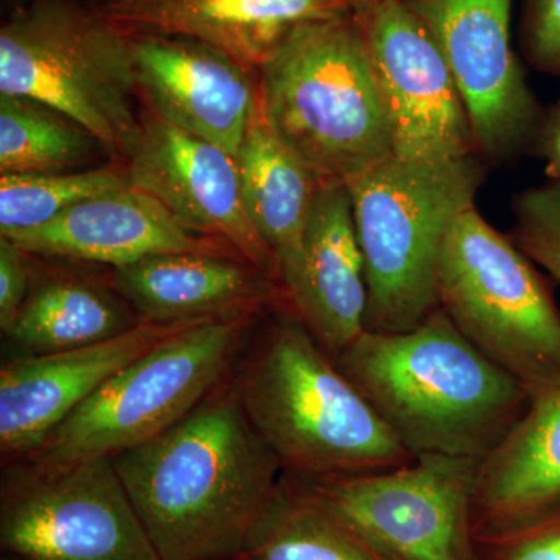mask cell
<instances>
[{
	"label": "cell",
	"instance_id": "1",
	"mask_svg": "<svg viewBox=\"0 0 560 560\" xmlns=\"http://www.w3.org/2000/svg\"><path fill=\"white\" fill-rule=\"evenodd\" d=\"M113 460L162 560L235 559L283 475L232 375L171 430Z\"/></svg>",
	"mask_w": 560,
	"mask_h": 560
},
{
	"label": "cell",
	"instance_id": "2",
	"mask_svg": "<svg viewBox=\"0 0 560 560\" xmlns=\"http://www.w3.org/2000/svg\"><path fill=\"white\" fill-rule=\"evenodd\" d=\"M334 360L412 456L482 459L530 401L440 307L410 330L364 331Z\"/></svg>",
	"mask_w": 560,
	"mask_h": 560
},
{
	"label": "cell",
	"instance_id": "3",
	"mask_svg": "<svg viewBox=\"0 0 560 560\" xmlns=\"http://www.w3.org/2000/svg\"><path fill=\"white\" fill-rule=\"evenodd\" d=\"M248 349L232 381L283 475L326 480L416 458L294 313Z\"/></svg>",
	"mask_w": 560,
	"mask_h": 560
},
{
	"label": "cell",
	"instance_id": "4",
	"mask_svg": "<svg viewBox=\"0 0 560 560\" xmlns=\"http://www.w3.org/2000/svg\"><path fill=\"white\" fill-rule=\"evenodd\" d=\"M259 103L271 130L320 184H348L393 156L381 88L353 9L287 36L259 69Z\"/></svg>",
	"mask_w": 560,
	"mask_h": 560
},
{
	"label": "cell",
	"instance_id": "5",
	"mask_svg": "<svg viewBox=\"0 0 560 560\" xmlns=\"http://www.w3.org/2000/svg\"><path fill=\"white\" fill-rule=\"evenodd\" d=\"M481 180L471 154L436 162L389 156L346 184L366 271V331L410 330L440 307L442 246L474 208Z\"/></svg>",
	"mask_w": 560,
	"mask_h": 560
},
{
	"label": "cell",
	"instance_id": "6",
	"mask_svg": "<svg viewBox=\"0 0 560 560\" xmlns=\"http://www.w3.org/2000/svg\"><path fill=\"white\" fill-rule=\"evenodd\" d=\"M256 318L246 313L198 320L165 338L110 377L16 464L50 470L97 456L114 458L171 430L231 378Z\"/></svg>",
	"mask_w": 560,
	"mask_h": 560
},
{
	"label": "cell",
	"instance_id": "7",
	"mask_svg": "<svg viewBox=\"0 0 560 560\" xmlns=\"http://www.w3.org/2000/svg\"><path fill=\"white\" fill-rule=\"evenodd\" d=\"M127 32L70 0H33L0 28V95L65 114L127 160L142 121Z\"/></svg>",
	"mask_w": 560,
	"mask_h": 560
},
{
	"label": "cell",
	"instance_id": "8",
	"mask_svg": "<svg viewBox=\"0 0 560 560\" xmlns=\"http://www.w3.org/2000/svg\"><path fill=\"white\" fill-rule=\"evenodd\" d=\"M534 261L477 209L452 224L440 259V308L530 399L560 385V311Z\"/></svg>",
	"mask_w": 560,
	"mask_h": 560
},
{
	"label": "cell",
	"instance_id": "9",
	"mask_svg": "<svg viewBox=\"0 0 560 560\" xmlns=\"http://www.w3.org/2000/svg\"><path fill=\"white\" fill-rule=\"evenodd\" d=\"M478 463L425 455L372 474L326 480L285 477L378 560H478Z\"/></svg>",
	"mask_w": 560,
	"mask_h": 560
},
{
	"label": "cell",
	"instance_id": "10",
	"mask_svg": "<svg viewBox=\"0 0 560 560\" xmlns=\"http://www.w3.org/2000/svg\"><path fill=\"white\" fill-rule=\"evenodd\" d=\"M0 547L16 560H162L110 456L5 466Z\"/></svg>",
	"mask_w": 560,
	"mask_h": 560
},
{
	"label": "cell",
	"instance_id": "11",
	"mask_svg": "<svg viewBox=\"0 0 560 560\" xmlns=\"http://www.w3.org/2000/svg\"><path fill=\"white\" fill-rule=\"evenodd\" d=\"M388 117L393 156L458 160L477 153L458 86L436 40L404 0H355Z\"/></svg>",
	"mask_w": 560,
	"mask_h": 560
},
{
	"label": "cell",
	"instance_id": "12",
	"mask_svg": "<svg viewBox=\"0 0 560 560\" xmlns=\"http://www.w3.org/2000/svg\"><path fill=\"white\" fill-rule=\"evenodd\" d=\"M436 40L469 116L478 151L504 158L540 128L512 49V0H404Z\"/></svg>",
	"mask_w": 560,
	"mask_h": 560
},
{
	"label": "cell",
	"instance_id": "13",
	"mask_svg": "<svg viewBox=\"0 0 560 560\" xmlns=\"http://www.w3.org/2000/svg\"><path fill=\"white\" fill-rule=\"evenodd\" d=\"M127 160L130 186L280 283L278 261L246 210L234 154L153 114L142 121Z\"/></svg>",
	"mask_w": 560,
	"mask_h": 560
},
{
	"label": "cell",
	"instance_id": "14",
	"mask_svg": "<svg viewBox=\"0 0 560 560\" xmlns=\"http://www.w3.org/2000/svg\"><path fill=\"white\" fill-rule=\"evenodd\" d=\"M194 323H142L127 334L95 345L3 361L0 370L3 466L32 455L117 372Z\"/></svg>",
	"mask_w": 560,
	"mask_h": 560
},
{
	"label": "cell",
	"instance_id": "15",
	"mask_svg": "<svg viewBox=\"0 0 560 560\" xmlns=\"http://www.w3.org/2000/svg\"><path fill=\"white\" fill-rule=\"evenodd\" d=\"M130 35V33H128ZM136 86L154 116L237 156L259 108L250 70L198 40L130 35Z\"/></svg>",
	"mask_w": 560,
	"mask_h": 560
},
{
	"label": "cell",
	"instance_id": "16",
	"mask_svg": "<svg viewBox=\"0 0 560 560\" xmlns=\"http://www.w3.org/2000/svg\"><path fill=\"white\" fill-rule=\"evenodd\" d=\"M282 289L291 311L334 359L366 331V271L346 184H320Z\"/></svg>",
	"mask_w": 560,
	"mask_h": 560
},
{
	"label": "cell",
	"instance_id": "17",
	"mask_svg": "<svg viewBox=\"0 0 560 560\" xmlns=\"http://www.w3.org/2000/svg\"><path fill=\"white\" fill-rule=\"evenodd\" d=\"M5 238L32 256L113 268L156 254L238 257L223 242L190 230L153 195L132 186L106 191L73 206L44 226Z\"/></svg>",
	"mask_w": 560,
	"mask_h": 560
},
{
	"label": "cell",
	"instance_id": "18",
	"mask_svg": "<svg viewBox=\"0 0 560 560\" xmlns=\"http://www.w3.org/2000/svg\"><path fill=\"white\" fill-rule=\"evenodd\" d=\"M355 0H108L101 13L130 35L198 40L259 70L302 25L340 16Z\"/></svg>",
	"mask_w": 560,
	"mask_h": 560
},
{
	"label": "cell",
	"instance_id": "19",
	"mask_svg": "<svg viewBox=\"0 0 560 560\" xmlns=\"http://www.w3.org/2000/svg\"><path fill=\"white\" fill-rule=\"evenodd\" d=\"M113 270L114 289L142 323L259 315L264 308L287 301L279 282L238 257L156 254Z\"/></svg>",
	"mask_w": 560,
	"mask_h": 560
},
{
	"label": "cell",
	"instance_id": "20",
	"mask_svg": "<svg viewBox=\"0 0 560 560\" xmlns=\"http://www.w3.org/2000/svg\"><path fill=\"white\" fill-rule=\"evenodd\" d=\"M560 510V385L530 399L522 418L480 459L475 540L521 529Z\"/></svg>",
	"mask_w": 560,
	"mask_h": 560
},
{
	"label": "cell",
	"instance_id": "21",
	"mask_svg": "<svg viewBox=\"0 0 560 560\" xmlns=\"http://www.w3.org/2000/svg\"><path fill=\"white\" fill-rule=\"evenodd\" d=\"M235 160L246 210L278 261L282 285L296 267L320 180L271 130L260 103Z\"/></svg>",
	"mask_w": 560,
	"mask_h": 560
},
{
	"label": "cell",
	"instance_id": "22",
	"mask_svg": "<svg viewBox=\"0 0 560 560\" xmlns=\"http://www.w3.org/2000/svg\"><path fill=\"white\" fill-rule=\"evenodd\" d=\"M139 324L119 291L77 276H49L32 282L5 337L21 355H40L110 340Z\"/></svg>",
	"mask_w": 560,
	"mask_h": 560
},
{
	"label": "cell",
	"instance_id": "23",
	"mask_svg": "<svg viewBox=\"0 0 560 560\" xmlns=\"http://www.w3.org/2000/svg\"><path fill=\"white\" fill-rule=\"evenodd\" d=\"M232 560L378 559L282 475L241 552Z\"/></svg>",
	"mask_w": 560,
	"mask_h": 560
},
{
	"label": "cell",
	"instance_id": "24",
	"mask_svg": "<svg viewBox=\"0 0 560 560\" xmlns=\"http://www.w3.org/2000/svg\"><path fill=\"white\" fill-rule=\"evenodd\" d=\"M97 145L94 136L65 114L28 98L0 95L2 175L69 171Z\"/></svg>",
	"mask_w": 560,
	"mask_h": 560
},
{
	"label": "cell",
	"instance_id": "25",
	"mask_svg": "<svg viewBox=\"0 0 560 560\" xmlns=\"http://www.w3.org/2000/svg\"><path fill=\"white\" fill-rule=\"evenodd\" d=\"M127 186V173L114 167L0 175V237L36 230L80 202Z\"/></svg>",
	"mask_w": 560,
	"mask_h": 560
},
{
	"label": "cell",
	"instance_id": "26",
	"mask_svg": "<svg viewBox=\"0 0 560 560\" xmlns=\"http://www.w3.org/2000/svg\"><path fill=\"white\" fill-rule=\"evenodd\" d=\"M515 219V245L560 283V180L522 194Z\"/></svg>",
	"mask_w": 560,
	"mask_h": 560
},
{
	"label": "cell",
	"instance_id": "27",
	"mask_svg": "<svg viewBox=\"0 0 560 560\" xmlns=\"http://www.w3.org/2000/svg\"><path fill=\"white\" fill-rule=\"evenodd\" d=\"M478 560H560V510L495 539L477 541Z\"/></svg>",
	"mask_w": 560,
	"mask_h": 560
},
{
	"label": "cell",
	"instance_id": "28",
	"mask_svg": "<svg viewBox=\"0 0 560 560\" xmlns=\"http://www.w3.org/2000/svg\"><path fill=\"white\" fill-rule=\"evenodd\" d=\"M523 39L529 61L560 79V0H528Z\"/></svg>",
	"mask_w": 560,
	"mask_h": 560
},
{
	"label": "cell",
	"instance_id": "29",
	"mask_svg": "<svg viewBox=\"0 0 560 560\" xmlns=\"http://www.w3.org/2000/svg\"><path fill=\"white\" fill-rule=\"evenodd\" d=\"M32 285V254L10 238L0 237V329L7 335Z\"/></svg>",
	"mask_w": 560,
	"mask_h": 560
},
{
	"label": "cell",
	"instance_id": "30",
	"mask_svg": "<svg viewBox=\"0 0 560 560\" xmlns=\"http://www.w3.org/2000/svg\"><path fill=\"white\" fill-rule=\"evenodd\" d=\"M544 149L547 156L550 158L552 171L556 173V179L560 180V108L551 114L550 120L544 131Z\"/></svg>",
	"mask_w": 560,
	"mask_h": 560
},
{
	"label": "cell",
	"instance_id": "31",
	"mask_svg": "<svg viewBox=\"0 0 560 560\" xmlns=\"http://www.w3.org/2000/svg\"><path fill=\"white\" fill-rule=\"evenodd\" d=\"M2 560H16V559L10 558V556H5V558H2Z\"/></svg>",
	"mask_w": 560,
	"mask_h": 560
},
{
	"label": "cell",
	"instance_id": "32",
	"mask_svg": "<svg viewBox=\"0 0 560 560\" xmlns=\"http://www.w3.org/2000/svg\"><path fill=\"white\" fill-rule=\"evenodd\" d=\"M208 560H228V559H208Z\"/></svg>",
	"mask_w": 560,
	"mask_h": 560
}]
</instances>
